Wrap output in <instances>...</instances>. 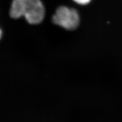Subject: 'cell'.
Wrapping results in <instances>:
<instances>
[{"mask_svg": "<svg viewBox=\"0 0 122 122\" xmlns=\"http://www.w3.org/2000/svg\"><path fill=\"white\" fill-rule=\"evenodd\" d=\"M53 24L68 30H72L78 27L80 18L77 11L73 8L60 6L52 16Z\"/></svg>", "mask_w": 122, "mask_h": 122, "instance_id": "6da1fadb", "label": "cell"}, {"mask_svg": "<svg viewBox=\"0 0 122 122\" xmlns=\"http://www.w3.org/2000/svg\"><path fill=\"white\" fill-rule=\"evenodd\" d=\"M45 9L41 0H27L25 6L24 16L28 23L37 25L43 21Z\"/></svg>", "mask_w": 122, "mask_h": 122, "instance_id": "7a4b0ae2", "label": "cell"}, {"mask_svg": "<svg viewBox=\"0 0 122 122\" xmlns=\"http://www.w3.org/2000/svg\"><path fill=\"white\" fill-rule=\"evenodd\" d=\"M27 0H13L10 9V16L13 19H18L24 16Z\"/></svg>", "mask_w": 122, "mask_h": 122, "instance_id": "3957f363", "label": "cell"}, {"mask_svg": "<svg viewBox=\"0 0 122 122\" xmlns=\"http://www.w3.org/2000/svg\"><path fill=\"white\" fill-rule=\"evenodd\" d=\"M73 1L80 5H86L91 2V0H73Z\"/></svg>", "mask_w": 122, "mask_h": 122, "instance_id": "277c9868", "label": "cell"}, {"mask_svg": "<svg viewBox=\"0 0 122 122\" xmlns=\"http://www.w3.org/2000/svg\"><path fill=\"white\" fill-rule=\"evenodd\" d=\"M1 36H2V31H1V29H0V39H1Z\"/></svg>", "mask_w": 122, "mask_h": 122, "instance_id": "5b68a950", "label": "cell"}]
</instances>
